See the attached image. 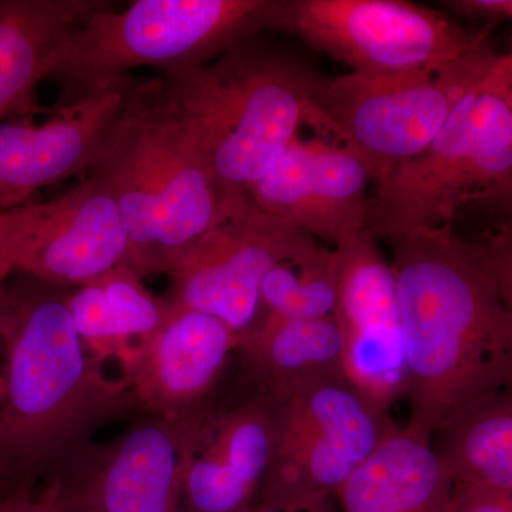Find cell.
Instances as JSON below:
<instances>
[{"label": "cell", "mask_w": 512, "mask_h": 512, "mask_svg": "<svg viewBox=\"0 0 512 512\" xmlns=\"http://www.w3.org/2000/svg\"><path fill=\"white\" fill-rule=\"evenodd\" d=\"M177 423L183 512L254 507L274 453V399L258 392L224 409L204 406Z\"/></svg>", "instance_id": "cell-13"}, {"label": "cell", "mask_w": 512, "mask_h": 512, "mask_svg": "<svg viewBox=\"0 0 512 512\" xmlns=\"http://www.w3.org/2000/svg\"><path fill=\"white\" fill-rule=\"evenodd\" d=\"M339 289L333 318L343 345V375L373 406L390 413L406 396L402 318L393 268L370 231L333 248Z\"/></svg>", "instance_id": "cell-12"}, {"label": "cell", "mask_w": 512, "mask_h": 512, "mask_svg": "<svg viewBox=\"0 0 512 512\" xmlns=\"http://www.w3.org/2000/svg\"><path fill=\"white\" fill-rule=\"evenodd\" d=\"M370 183L369 168L350 148L296 137L249 198L279 224L338 248L367 231Z\"/></svg>", "instance_id": "cell-14"}, {"label": "cell", "mask_w": 512, "mask_h": 512, "mask_svg": "<svg viewBox=\"0 0 512 512\" xmlns=\"http://www.w3.org/2000/svg\"><path fill=\"white\" fill-rule=\"evenodd\" d=\"M12 274L13 269L0 259V299L5 298L6 293H8V279Z\"/></svg>", "instance_id": "cell-32"}, {"label": "cell", "mask_w": 512, "mask_h": 512, "mask_svg": "<svg viewBox=\"0 0 512 512\" xmlns=\"http://www.w3.org/2000/svg\"><path fill=\"white\" fill-rule=\"evenodd\" d=\"M9 494L12 493H10L8 485H6L5 481H3L2 478H0V500H2V498H5L6 495Z\"/></svg>", "instance_id": "cell-33"}, {"label": "cell", "mask_w": 512, "mask_h": 512, "mask_svg": "<svg viewBox=\"0 0 512 512\" xmlns=\"http://www.w3.org/2000/svg\"><path fill=\"white\" fill-rule=\"evenodd\" d=\"M269 30L298 36L352 72H439L487 42L406 0H274Z\"/></svg>", "instance_id": "cell-9"}, {"label": "cell", "mask_w": 512, "mask_h": 512, "mask_svg": "<svg viewBox=\"0 0 512 512\" xmlns=\"http://www.w3.org/2000/svg\"><path fill=\"white\" fill-rule=\"evenodd\" d=\"M67 302L80 338L93 348H121L128 339H146L167 316V303L158 302L126 262L79 286Z\"/></svg>", "instance_id": "cell-22"}, {"label": "cell", "mask_w": 512, "mask_h": 512, "mask_svg": "<svg viewBox=\"0 0 512 512\" xmlns=\"http://www.w3.org/2000/svg\"><path fill=\"white\" fill-rule=\"evenodd\" d=\"M466 205L490 212L498 222L512 224V168L498 183L470 197Z\"/></svg>", "instance_id": "cell-28"}, {"label": "cell", "mask_w": 512, "mask_h": 512, "mask_svg": "<svg viewBox=\"0 0 512 512\" xmlns=\"http://www.w3.org/2000/svg\"><path fill=\"white\" fill-rule=\"evenodd\" d=\"M127 252L116 201L92 174L53 200L0 211V259L46 285L89 284L124 264Z\"/></svg>", "instance_id": "cell-11"}, {"label": "cell", "mask_w": 512, "mask_h": 512, "mask_svg": "<svg viewBox=\"0 0 512 512\" xmlns=\"http://www.w3.org/2000/svg\"><path fill=\"white\" fill-rule=\"evenodd\" d=\"M498 55L487 42L439 72H350L323 79L315 126L350 148L380 184L426 151L457 100Z\"/></svg>", "instance_id": "cell-7"}, {"label": "cell", "mask_w": 512, "mask_h": 512, "mask_svg": "<svg viewBox=\"0 0 512 512\" xmlns=\"http://www.w3.org/2000/svg\"><path fill=\"white\" fill-rule=\"evenodd\" d=\"M0 512H64L55 485L30 493H13L0 500Z\"/></svg>", "instance_id": "cell-27"}, {"label": "cell", "mask_w": 512, "mask_h": 512, "mask_svg": "<svg viewBox=\"0 0 512 512\" xmlns=\"http://www.w3.org/2000/svg\"><path fill=\"white\" fill-rule=\"evenodd\" d=\"M157 77L133 87L89 171L119 208L126 264L141 278L157 274L177 249L210 229L222 192L192 153L158 99Z\"/></svg>", "instance_id": "cell-4"}, {"label": "cell", "mask_w": 512, "mask_h": 512, "mask_svg": "<svg viewBox=\"0 0 512 512\" xmlns=\"http://www.w3.org/2000/svg\"><path fill=\"white\" fill-rule=\"evenodd\" d=\"M252 40L201 66L157 77L161 106L222 197L249 195L302 124L315 126L316 94L325 79Z\"/></svg>", "instance_id": "cell-3"}, {"label": "cell", "mask_w": 512, "mask_h": 512, "mask_svg": "<svg viewBox=\"0 0 512 512\" xmlns=\"http://www.w3.org/2000/svg\"><path fill=\"white\" fill-rule=\"evenodd\" d=\"M433 439L453 490L512 493V377L458 410Z\"/></svg>", "instance_id": "cell-20"}, {"label": "cell", "mask_w": 512, "mask_h": 512, "mask_svg": "<svg viewBox=\"0 0 512 512\" xmlns=\"http://www.w3.org/2000/svg\"><path fill=\"white\" fill-rule=\"evenodd\" d=\"M318 245L259 210L249 195L222 198L218 221L164 261L173 281L168 305L208 313L238 336L254 328L266 274Z\"/></svg>", "instance_id": "cell-10"}, {"label": "cell", "mask_w": 512, "mask_h": 512, "mask_svg": "<svg viewBox=\"0 0 512 512\" xmlns=\"http://www.w3.org/2000/svg\"><path fill=\"white\" fill-rule=\"evenodd\" d=\"M444 6L454 15L481 20L493 29L500 23H512V0H447Z\"/></svg>", "instance_id": "cell-25"}, {"label": "cell", "mask_w": 512, "mask_h": 512, "mask_svg": "<svg viewBox=\"0 0 512 512\" xmlns=\"http://www.w3.org/2000/svg\"><path fill=\"white\" fill-rule=\"evenodd\" d=\"M443 512H512V493L453 490Z\"/></svg>", "instance_id": "cell-26"}, {"label": "cell", "mask_w": 512, "mask_h": 512, "mask_svg": "<svg viewBox=\"0 0 512 512\" xmlns=\"http://www.w3.org/2000/svg\"><path fill=\"white\" fill-rule=\"evenodd\" d=\"M60 493L101 512H183L177 421L137 424L90 466H74Z\"/></svg>", "instance_id": "cell-17"}, {"label": "cell", "mask_w": 512, "mask_h": 512, "mask_svg": "<svg viewBox=\"0 0 512 512\" xmlns=\"http://www.w3.org/2000/svg\"><path fill=\"white\" fill-rule=\"evenodd\" d=\"M274 402V453L256 503L276 510L332 503L394 424L342 373L309 380Z\"/></svg>", "instance_id": "cell-8"}, {"label": "cell", "mask_w": 512, "mask_h": 512, "mask_svg": "<svg viewBox=\"0 0 512 512\" xmlns=\"http://www.w3.org/2000/svg\"><path fill=\"white\" fill-rule=\"evenodd\" d=\"M338 289V255L318 244L298 258L279 262L266 274L261 302L266 315L279 319L328 318L335 313Z\"/></svg>", "instance_id": "cell-23"}, {"label": "cell", "mask_w": 512, "mask_h": 512, "mask_svg": "<svg viewBox=\"0 0 512 512\" xmlns=\"http://www.w3.org/2000/svg\"><path fill=\"white\" fill-rule=\"evenodd\" d=\"M109 2L0 0V123L45 113L36 100L50 53L70 29Z\"/></svg>", "instance_id": "cell-19"}, {"label": "cell", "mask_w": 512, "mask_h": 512, "mask_svg": "<svg viewBox=\"0 0 512 512\" xmlns=\"http://www.w3.org/2000/svg\"><path fill=\"white\" fill-rule=\"evenodd\" d=\"M451 494L433 440L393 424L335 500L339 512H443Z\"/></svg>", "instance_id": "cell-18"}, {"label": "cell", "mask_w": 512, "mask_h": 512, "mask_svg": "<svg viewBox=\"0 0 512 512\" xmlns=\"http://www.w3.org/2000/svg\"><path fill=\"white\" fill-rule=\"evenodd\" d=\"M272 6L274 0H137L117 10L109 2L59 40L45 79L62 84L64 104L140 67L184 72L268 29Z\"/></svg>", "instance_id": "cell-5"}, {"label": "cell", "mask_w": 512, "mask_h": 512, "mask_svg": "<svg viewBox=\"0 0 512 512\" xmlns=\"http://www.w3.org/2000/svg\"><path fill=\"white\" fill-rule=\"evenodd\" d=\"M511 168L512 53L468 87L423 154L376 185L366 229L387 238L453 224L470 197Z\"/></svg>", "instance_id": "cell-6"}, {"label": "cell", "mask_w": 512, "mask_h": 512, "mask_svg": "<svg viewBox=\"0 0 512 512\" xmlns=\"http://www.w3.org/2000/svg\"><path fill=\"white\" fill-rule=\"evenodd\" d=\"M495 291L500 296L512 325V224L498 222L481 241L467 242Z\"/></svg>", "instance_id": "cell-24"}, {"label": "cell", "mask_w": 512, "mask_h": 512, "mask_svg": "<svg viewBox=\"0 0 512 512\" xmlns=\"http://www.w3.org/2000/svg\"><path fill=\"white\" fill-rule=\"evenodd\" d=\"M241 353L258 392L279 399L309 380L343 375L342 335L333 316L309 320L265 315L238 336Z\"/></svg>", "instance_id": "cell-21"}, {"label": "cell", "mask_w": 512, "mask_h": 512, "mask_svg": "<svg viewBox=\"0 0 512 512\" xmlns=\"http://www.w3.org/2000/svg\"><path fill=\"white\" fill-rule=\"evenodd\" d=\"M6 296H8V293H6ZM6 296L0 299V349L3 348V343H5V340H3V318H5ZM3 397H5V363L0 365V406H2Z\"/></svg>", "instance_id": "cell-29"}, {"label": "cell", "mask_w": 512, "mask_h": 512, "mask_svg": "<svg viewBox=\"0 0 512 512\" xmlns=\"http://www.w3.org/2000/svg\"><path fill=\"white\" fill-rule=\"evenodd\" d=\"M384 239L402 318L407 429L433 440L458 410L511 379V320L453 224Z\"/></svg>", "instance_id": "cell-1"}, {"label": "cell", "mask_w": 512, "mask_h": 512, "mask_svg": "<svg viewBox=\"0 0 512 512\" xmlns=\"http://www.w3.org/2000/svg\"><path fill=\"white\" fill-rule=\"evenodd\" d=\"M29 281L8 289L3 318L0 478L12 494L59 481L82 457L84 441L119 394L90 359L69 295Z\"/></svg>", "instance_id": "cell-2"}, {"label": "cell", "mask_w": 512, "mask_h": 512, "mask_svg": "<svg viewBox=\"0 0 512 512\" xmlns=\"http://www.w3.org/2000/svg\"><path fill=\"white\" fill-rule=\"evenodd\" d=\"M237 345L221 319L167 303L163 325L127 360L131 394L163 419L183 420L205 406Z\"/></svg>", "instance_id": "cell-16"}, {"label": "cell", "mask_w": 512, "mask_h": 512, "mask_svg": "<svg viewBox=\"0 0 512 512\" xmlns=\"http://www.w3.org/2000/svg\"><path fill=\"white\" fill-rule=\"evenodd\" d=\"M247 512H336L333 510L332 503L322 505V507L312 508V510L305 511H282L276 508L268 507L265 504L256 503L254 507L249 508Z\"/></svg>", "instance_id": "cell-31"}, {"label": "cell", "mask_w": 512, "mask_h": 512, "mask_svg": "<svg viewBox=\"0 0 512 512\" xmlns=\"http://www.w3.org/2000/svg\"><path fill=\"white\" fill-rule=\"evenodd\" d=\"M126 76L50 110L46 120L0 123V211L29 204L37 191L92 170L134 84Z\"/></svg>", "instance_id": "cell-15"}, {"label": "cell", "mask_w": 512, "mask_h": 512, "mask_svg": "<svg viewBox=\"0 0 512 512\" xmlns=\"http://www.w3.org/2000/svg\"><path fill=\"white\" fill-rule=\"evenodd\" d=\"M57 488V487H56ZM59 491V488H57ZM60 498H62L64 505V512H101L97 510V508L92 507V505L83 503V501L74 500V498L66 497L59 491Z\"/></svg>", "instance_id": "cell-30"}]
</instances>
